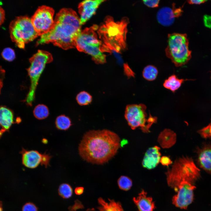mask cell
I'll use <instances>...</instances> for the list:
<instances>
[{
	"mask_svg": "<svg viewBox=\"0 0 211 211\" xmlns=\"http://www.w3.org/2000/svg\"><path fill=\"white\" fill-rule=\"evenodd\" d=\"M120 141L118 135L110 130H90L84 134L79 144V154L89 163L103 164L115 155Z\"/></svg>",
	"mask_w": 211,
	"mask_h": 211,
	"instance_id": "1",
	"label": "cell"
},
{
	"mask_svg": "<svg viewBox=\"0 0 211 211\" xmlns=\"http://www.w3.org/2000/svg\"><path fill=\"white\" fill-rule=\"evenodd\" d=\"M81 25L75 11L63 8L56 14L51 29L40 36L36 45L51 42L65 50L74 48L75 40L81 31Z\"/></svg>",
	"mask_w": 211,
	"mask_h": 211,
	"instance_id": "2",
	"label": "cell"
},
{
	"mask_svg": "<svg viewBox=\"0 0 211 211\" xmlns=\"http://www.w3.org/2000/svg\"><path fill=\"white\" fill-rule=\"evenodd\" d=\"M128 18L124 17L115 21L111 16H106L97 30L101 42L102 52H115L120 53L126 47V35Z\"/></svg>",
	"mask_w": 211,
	"mask_h": 211,
	"instance_id": "3",
	"label": "cell"
},
{
	"mask_svg": "<svg viewBox=\"0 0 211 211\" xmlns=\"http://www.w3.org/2000/svg\"><path fill=\"white\" fill-rule=\"evenodd\" d=\"M165 173L168 185L177 191L182 181L193 184L199 178L200 170L191 158L183 156L176 159Z\"/></svg>",
	"mask_w": 211,
	"mask_h": 211,
	"instance_id": "4",
	"label": "cell"
},
{
	"mask_svg": "<svg viewBox=\"0 0 211 211\" xmlns=\"http://www.w3.org/2000/svg\"><path fill=\"white\" fill-rule=\"evenodd\" d=\"M98 27L96 25L81 30L75 40L74 46L77 50L90 55L96 64L106 62V55L101 50V42L96 31Z\"/></svg>",
	"mask_w": 211,
	"mask_h": 211,
	"instance_id": "5",
	"label": "cell"
},
{
	"mask_svg": "<svg viewBox=\"0 0 211 211\" xmlns=\"http://www.w3.org/2000/svg\"><path fill=\"white\" fill-rule=\"evenodd\" d=\"M51 54L48 52L38 50L29 59L30 65L27 69L30 80L29 90L24 101L31 106L35 99V91L40 76L47 64L52 61Z\"/></svg>",
	"mask_w": 211,
	"mask_h": 211,
	"instance_id": "6",
	"label": "cell"
},
{
	"mask_svg": "<svg viewBox=\"0 0 211 211\" xmlns=\"http://www.w3.org/2000/svg\"><path fill=\"white\" fill-rule=\"evenodd\" d=\"M165 51L167 57L176 67H181L186 63L191 57L186 35L177 33L169 34Z\"/></svg>",
	"mask_w": 211,
	"mask_h": 211,
	"instance_id": "7",
	"label": "cell"
},
{
	"mask_svg": "<svg viewBox=\"0 0 211 211\" xmlns=\"http://www.w3.org/2000/svg\"><path fill=\"white\" fill-rule=\"evenodd\" d=\"M9 31L12 41L19 48H24L25 44L39 36L31 18L27 16L16 17L9 24Z\"/></svg>",
	"mask_w": 211,
	"mask_h": 211,
	"instance_id": "8",
	"label": "cell"
},
{
	"mask_svg": "<svg viewBox=\"0 0 211 211\" xmlns=\"http://www.w3.org/2000/svg\"><path fill=\"white\" fill-rule=\"evenodd\" d=\"M147 107L143 104H133L127 106L125 117L128 125L133 130L140 127L144 133L150 132L152 125L157 122V118L149 115L146 112Z\"/></svg>",
	"mask_w": 211,
	"mask_h": 211,
	"instance_id": "9",
	"label": "cell"
},
{
	"mask_svg": "<svg viewBox=\"0 0 211 211\" xmlns=\"http://www.w3.org/2000/svg\"><path fill=\"white\" fill-rule=\"evenodd\" d=\"M54 12L52 8L43 5L38 8L30 18L39 36L47 33L52 27L54 22L53 17Z\"/></svg>",
	"mask_w": 211,
	"mask_h": 211,
	"instance_id": "10",
	"label": "cell"
},
{
	"mask_svg": "<svg viewBox=\"0 0 211 211\" xmlns=\"http://www.w3.org/2000/svg\"><path fill=\"white\" fill-rule=\"evenodd\" d=\"M187 181L181 182L178 186V192L172 199V203L176 206L186 209L191 203L193 197V190L195 187Z\"/></svg>",
	"mask_w": 211,
	"mask_h": 211,
	"instance_id": "11",
	"label": "cell"
},
{
	"mask_svg": "<svg viewBox=\"0 0 211 211\" xmlns=\"http://www.w3.org/2000/svg\"><path fill=\"white\" fill-rule=\"evenodd\" d=\"M21 152L22 164L28 168L34 169L40 164L46 167L49 165L51 156L48 154H42L36 150H27L24 149Z\"/></svg>",
	"mask_w": 211,
	"mask_h": 211,
	"instance_id": "12",
	"label": "cell"
},
{
	"mask_svg": "<svg viewBox=\"0 0 211 211\" xmlns=\"http://www.w3.org/2000/svg\"><path fill=\"white\" fill-rule=\"evenodd\" d=\"M183 12L181 7L176 8L173 3L172 8L164 7L161 8L157 13V19L162 25L169 26L173 23L176 18L181 16Z\"/></svg>",
	"mask_w": 211,
	"mask_h": 211,
	"instance_id": "13",
	"label": "cell"
},
{
	"mask_svg": "<svg viewBox=\"0 0 211 211\" xmlns=\"http://www.w3.org/2000/svg\"><path fill=\"white\" fill-rule=\"evenodd\" d=\"M104 1L102 0H86L80 2L78 8L80 16L81 24H84L90 19L95 13L100 5Z\"/></svg>",
	"mask_w": 211,
	"mask_h": 211,
	"instance_id": "14",
	"label": "cell"
},
{
	"mask_svg": "<svg viewBox=\"0 0 211 211\" xmlns=\"http://www.w3.org/2000/svg\"><path fill=\"white\" fill-rule=\"evenodd\" d=\"M160 149L155 146L149 148L145 153L142 162L143 167L148 169L155 168L160 162L161 154Z\"/></svg>",
	"mask_w": 211,
	"mask_h": 211,
	"instance_id": "15",
	"label": "cell"
},
{
	"mask_svg": "<svg viewBox=\"0 0 211 211\" xmlns=\"http://www.w3.org/2000/svg\"><path fill=\"white\" fill-rule=\"evenodd\" d=\"M198 161L202 168L211 173V145H205L199 150Z\"/></svg>",
	"mask_w": 211,
	"mask_h": 211,
	"instance_id": "16",
	"label": "cell"
},
{
	"mask_svg": "<svg viewBox=\"0 0 211 211\" xmlns=\"http://www.w3.org/2000/svg\"><path fill=\"white\" fill-rule=\"evenodd\" d=\"M147 193L143 190L138 196L133 198V201L138 211H153L155 208L152 198L147 196Z\"/></svg>",
	"mask_w": 211,
	"mask_h": 211,
	"instance_id": "17",
	"label": "cell"
},
{
	"mask_svg": "<svg viewBox=\"0 0 211 211\" xmlns=\"http://www.w3.org/2000/svg\"><path fill=\"white\" fill-rule=\"evenodd\" d=\"M176 135L173 131L165 129L159 134L157 141L163 148H169L173 146L176 143Z\"/></svg>",
	"mask_w": 211,
	"mask_h": 211,
	"instance_id": "18",
	"label": "cell"
},
{
	"mask_svg": "<svg viewBox=\"0 0 211 211\" xmlns=\"http://www.w3.org/2000/svg\"><path fill=\"white\" fill-rule=\"evenodd\" d=\"M99 206L96 211L95 209H88L86 211H124L120 203L109 199L107 202L101 198L98 199Z\"/></svg>",
	"mask_w": 211,
	"mask_h": 211,
	"instance_id": "19",
	"label": "cell"
},
{
	"mask_svg": "<svg viewBox=\"0 0 211 211\" xmlns=\"http://www.w3.org/2000/svg\"><path fill=\"white\" fill-rule=\"evenodd\" d=\"M13 114L9 108L4 106L0 107V125L6 131L8 130L13 123Z\"/></svg>",
	"mask_w": 211,
	"mask_h": 211,
	"instance_id": "20",
	"label": "cell"
},
{
	"mask_svg": "<svg viewBox=\"0 0 211 211\" xmlns=\"http://www.w3.org/2000/svg\"><path fill=\"white\" fill-rule=\"evenodd\" d=\"M187 80L188 79H179L176 75L173 74L164 81L163 85L165 88L174 92L181 87L184 81Z\"/></svg>",
	"mask_w": 211,
	"mask_h": 211,
	"instance_id": "21",
	"label": "cell"
},
{
	"mask_svg": "<svg viewBox=\"0 0 211 211\" xmlns=\"http://www.w3.org/2000/svg\"><path fill=\"white\" fill-rule=\"evenodd\" d=\"M55 124L57 129L64 130H68L72 125L70 119L64 115L58 116L56 119Z\"/></svg>",
	"mask_w": 211,
	"mask_h": 211,
	"instance_id": "22",
	"label": "cell"
},
{
	"mask_svg": "<svg viewBox=\"0 0 211 211\" xmlns=\"http://www.w3.org/2000/svg\"><path fill=\"white\" fill-rule=\"evenodd\" d=\"M158 73L157 68L152 65H148L145 67L142 72V76L145 79L149 81H152L156 79Z\"/></svg>",
	"mask_w": 211,
	"mask_h": 211,
	"instance_id": "23",
	"label": "cell"
},
{
	"mask_svg": "<svg viewBox=\"0 0 211 211\" xmlns=\"http://www.w3.org/2000/svg\"><path fill=\"white\" fill-rule=\"evenodd\" d=\"M34 115L38 120H42L49 115V112L48 107L45 105L40 104L37 105L33 111Z\"/></svg>",
	"mask_w": 211,
	"mask_h": 211,
	"instance_id": "24",
	"label": "cell"
},
{
	"mask_svg": "<svg viewBox=\"0 0 211 211\" xmlns=\"http://www.w3.org/2000/svg\"><path fill=\"white\" fill-rule=\"evenodd\" d=\"M59 195L62 198L68 199L72 195V189L70 185L67 183H63L59 186L58 189Z\"/></svg>",
	"mask_w": 211,
	"mask_h": 211,
	"instance_id": "25",
	"label": "cell"
},
{
	"mask_svg": "<svg viewBox=\"0 0 211 211\" xmlns=\"http://www.w3.org/2000/svg\"><path fill=\"white\" fill-rule=\"evenodd\" d=\"M76 99L79 105L84 106L87 105L91 103L92 100V97L87 92L82 91L77 95Z\"/></svg>",
	"mask_w": 211,
	"mask_h": 211,
	"instance_id": "26",
	"label": "cell"
},
{
	"mask_svg": "<svg viewBox=\"0 0 211 211\" xmlns=\"http://www.w3.org/2000/svg\"><path fill=\"white\" fill-rule=\"evenodd\" d=\"M119 188L124 190H128L131 188L132 182L131 179L125 176H122L118 179V181Z\"/></svg>",
	"mask_w": 211,
	"mask_h": 211,
	"instance_id": "27",
	"label": "cell"
},
{
	"mask_svg": "<svg viewBox=\"0 0 211 211\" xmlns=\"http://www.w3.org/2000/svg\"><path fill=\"white\" fill-rule=\"evenodd\" d=\"M1 54L3 58L8 61H13L16 57L14 50L9 47L4 48L2 51Z\"/></svg>",
	"mask_w": 211,
	"mask_h": 211,
	"instance_id": "28",
	"label": "cell"
},
{
	"mask_svg": "<svg viewBox=\"0 0 211 211\" xmlns=\"http://www.w3.org/2000/svg\"><path fill=\"white\" fill-rule=\"evenodd\" d=\"M198 132L205 138L211 137V122L206 127L199 130Z\"/></svg>",
	"mask_w": 211,
	"mask_h": 211,
	"instance_id": "29",
	"label": "cell"
},
{
	"mask_svg": "<svg viewBox=\"0 0 211 211\" xmlns=\"http://www.w3.org/2000/svg\"><path fill=\"white\" fill-rule=\"evenodd\" d=\"M22 211H38V209L33 203L28 202L23 205L22 208Z\"/></svg>",
	"mask_w": 211,
	"mask_h": 211,
	"instance_id": "30",
	"label": "cell"
},
{
	"mask_svg": "<svg viewBox=\"0 0 211 211\" xmlns=\"http://www.w3.org/2000/svg\"><path fill=\"white\" fill-rule=\"evenodd\" d=\"M142 1L144 4L148 7L156 8L158 6L160 1L145 0Z\"/></svg>",
	"mask_w": 211,
	"mask_h": 211,
	"instance_id": "31",
	"label": "cell"
},
{
	"mask_svg": "<svg viewBox=\"0 0 211 211\" xmlns=\"http://www.w3.org/2000/svg\"><path fill=\"white\" fill-rule=\"evenodd\" d=\"M83 207V206L81 202L79 200H76L73 206H70L68 207V210L69 211H75L77 209H82Z\"/></svg>",
	"mask_w": 211,
	"mask_h": 211,
	"instance_id": "32",
	"label": "cell"
},
{
	"mask_svg": "<svg viewBox=\"0 0 211 211\" xmlns=\"http://www.w3.org/2000/svg\"><path fill=\"white\" fill-rule=\"evenodd\" d=\"M160 162L163 165L168 166L172 163V161L167 156H164L161 158Z\"/></svg>",
	"mask_w": 211,
	"mask_h": 211,
	"instance_id": "33",
	"label": "cell"
},
{
	"mask_svg": "<svg viewBox=\"0 0 211 211\" xmlns=\"http://www.w3.org/2000/svg\"><path fill=\"white\" fill-rule=\"evenodd\" d=\"M5 70L0 65V93L3 85V81L5 78Z\"/></svg>",
	"mask_w": 211,
	"mask_h": 211,
	"instance_id": "34",
	"label": "cell"
},
{
	"mask_svg": "<svg viewBox=\"0 0 211 211\" xmlns=\"http://www.w3.org/2000/svg\"><path fill=\"white\" fill-rule=\"evenodd\" d=\"M203 22L205 27L209 28H211V16L206 15H204Z\"/></svg>",
	"mask_w": 211,
	"mask_h": 211,
	"instance_id": "35",
	"label": "cell"
},
{
	"mask_svg": "<svg viewBox=\"0 0 211 211\" xmlns=\"http://www.w3.org/2000/svg\"><path fill=\"white\" fill-rule=\"evenodd\" d=\"M5 15V11L0 5V25L3 23L4 21Z\"/></svg>",
	"mask_w": 211,
	"mask_h": 211,
	"instance_id": "36",
	"label": "cell"
},
{
	"mask_svg": "<svg viewBox=\"0 0 211 211\" xmlns=\"http://www.w3.org/2000/svg\"><path fill=\"white\" fill-rule=\"evenodd\" d=\"M84 190V188L83 187H77L75 189V193L77 195H80L83 193Z\"/></svg>",
	"mask_w": 211,
	"mask_h": 211,
	"instance_id": "37",
	"label": "cell"
},
{
	"mask_svg": "<svg viewBox=\"0 0 211 211\" xmlns=\"http://www.w3.org/2000/svg\"><path fill=\"white\" fill-rule=\"evenodd\" d=\"M206 1L203 0H191L188 1V2L190 4H199Z\"/></svg>",
	"mask_w": 211,
	"mask_h": 211,
	"instance_id": "38",
	"label": "cell"
},
{
	"mask_svg": "<svg viewBox=\"0 0 211 211\" xmlns=\"http://www.w3.org/2000/svg\"><path fill=\"white\" fill-rule=\"evenodd\" d=\"M5 131H6V130L3 128L0 129V137L2 135V134H3Z\"/></svg>",
	"mask_w": 211,
	"mask_h": 211,
	"instance_id": "39",
	"label": "cell"
},
{
	"mask_svg": "<svg viewBox=\"0 0 211 211\" xmlns=\"http://www.w3.org/2000/svg\"><path fill=\"white\" fill-rule=\"evenodd\" d=\"M0 211H3L2 206V203L0 201Z\"/></svg>",
	"mask_w": 211,
	"mask_h": 211,
	"instance_id": "40",
	"label": "cell"
}]
</instances>
